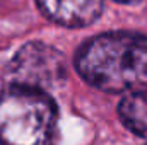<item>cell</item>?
<instances>
[{"label": "cell", "instance_id": "cell-2", "mask_svg": "<svg viewBox=\"0 0 147 145\" xmlns=\"http://www.w3.org/2000/svg\"><path fill=\"white\" fill-rule=\"evenodd\" d=\"M57 106L43 91L10 85L0 94V144L53 145Z\"/></svg>", "mask_w": 147, "mask_h": 145}, {"label": "cell", "instance_id": "cell-1", "mask_svg": "<svg viewBox=\"0 0 147 145\" xmlns=\"http://www.w3.org/2000/svg\"><path fill=\"white\" fill-rule=\"evenodd\" d=\"M75 68L105 92L147 89V38L120 31L91 38L75 55Z\"/></svg>", "mask_w": 147, "mask_h": 145}, {"label": "cell", "instance_id": "cell-4", "mask_svg": "<svg viewBox=\"0 0 147 145\" xmlns=\"http://www.w3.org/2000/svg\"><path fill=\"white\" fill-rule=\"evenodd\" d=\"M41 12L57 24L84 28L99 19L103 0H38Z\"/></svg>", "mask_w": 147, "mask_h": 145}, {"label": "cell", "instance_id": "cell-6", "mask_svg": "<svg viewBox=\"0 0 147 145\" xmlns=\"http://www.w3.org/2000/svg\"><path fill=\"white\" fill-rule=\"evenodd\" d=\"M116 2H125V3H128V2H134V0H116Z\"/></svg>", "mask_w": 147, "mask_h": 145}, {"label": "cell", "instance_id": "cell-3", "mask_svg": "<svg viewBox=\"0 0 147 145\" xmlns=\"http://www.w3.org/2000/svg\"><path fill=\"white\" fill-rule=\"evenodd\" d=\"M65 75L63 55L41 41H31L19 48L7 68V79L12 85L43 92L62 84Z\"/></svg>", "mask_w": 147, "mask_h": 145}, {"label": "cell", "instance_id": "cell-5", "mask_svg": "<svg viewBox=\"0 0 147 145\" xmlns=\"http://www.w3.org/2000/svg\"><path fill=\"white\" fill-rule=\"evenodd\" d=\"M118 113L130 132L147 138V89L128 92V96L121 99Z\"/></svg>", "mask_w": 147, "mask_h": 145}]
</instances>
